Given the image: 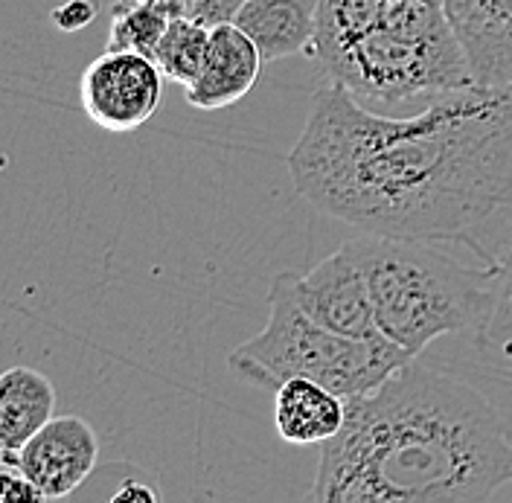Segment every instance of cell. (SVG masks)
Wrapping results in <instances>:
<instances>
[{"label":"cell","mask_w":512,"mask_h":503,"mask_svg":"<svg viewBox=\"0 0 512 503\" xmlns=\"http://www.w3.org/2000/svg\"><path fill=\"white\" fill-rule=\"evenodd\" d=\"M288 175L303 201L358 233L472 242L512 210V82L382 114L329 82L312 94Z\"/></svg>","instance_id":"1"},{"label":"cell","mask_w":512,"mask_h":503,"mask_svg":"<svg viewBox=\"0 0 512 503\" xmlns=\"http://www.w3.org/2000/svg\"><path fill=\"white\" fill-rule=\"evenodd\" d=\"M512 483V442L495 408L460 378L411 358L347 402L320 445L315 503L489 501Z\"/></svg>","instance_id":"2"},{"label":"cell","mask_w":512,"mask_h":503,"mask_svg":"<svg viewBox=\"0 0 512 503\" xmlns=\"http://www.w3.org/2000/svg\"><path fill=\"white\" fill-rule=\"evenodd\" d=\"M358 259L376 323L387 341L419 358L425 346L454 332H483L495 306L498 268L472 271L425 239L361 233L344 242Z\"/></svg>","instance_id":"3"},{"label":"cell","mask_w":512,"mask_h":503,"mask_svg":"<svg viewBox=\"0 0 512 503\" xmlns=\"http://www.w3.org/2000/svg\"><path fill=\"white\" fill-rule=\"evenodd\" d=\"M323 70L329 82L382 114L425 108L475 85L446 0H384L373 30L323 62Z\"/></svg>","instance_id":"4"},{"label":"cell","mask_w":512,"mask_h":503,"mask_svg":"<svg viewBox=\"0 0 512 503\" xmlns=\"http://www.w3.org/2000/svg\"><path fill=\"white\" fill-rule=\"evenodd\" d=\"M414 355L376 338H347L306 315L294 294V271H280L268 285V323L251 341L227 355L242 381L277 390L288 378H312L344 402L376 390Z\"/></svg>","instance_id":"5"},{"label":"cell","mask_w":512,"mask_h":503,"mask_svg":"<svg viewBox=\"0 0 512 503\" xmlns=\"http://www.w3.org/2000/svg\"><path fill=\"white\" fill-rule=\"evenodd\" d=\"M163 70L131 50H105L79 79V102L88 120L111 134L146 126L163 99Z\"/></svg>","instance_id":"6"},{"label":"cell","mask_w":512,"mask_h":503,"mask_svg":"<svg viewBox=\"0 0 512 503\" xmlns=\"http://www.w3.org/2000/svg\"><path fill=\"white\" fill-rule=\"evenodd\" d=\"M294 294L306 315L320 326L347 338H376L379 323L373 312L367 277L347 245H341L306 274H294Z\"/></svg>","instance_id":"7"},{"label":"cell","mask_w":512,"mask_h":503,"mask_svg":"<svg viewBox=\"0 0 512 503\" xmlns=\"http://www.w3.org/2000/svg\"><path fill=\"white\" fill-rule=\"evenodd\" d=\"M15 460L44 501H59L91 477L99 460V440L82 416H53Z\"/></svg>","instance_id":"8"},{"label":"cell","mask_w":512,"mask_h":503,"mask_svg":"<svg viewBox=\"0 0 512 503\" xmlns=\"http://www.w3.org/2000/svg\"><path fill=\"white\" fill-rule=\"evenodd\" d=\"M478 88L512 82V0H446Z\"/></svg>","instance_id":"9"},{"label":"cell","mask_w":512,"mask_h":503,"mask_svg":"<svg viewBox=\"0 0 512 503\" xmlns=\"http://www.w3.org/2000/svg\"><path fill=\"white\" fill-rule=\"evenodd\" d=\"M262 56L248 32L236 24L210 30V50L198 79L187 85V102L198 111L230 108L254 91L262 73Z\"/></svg>","instance_id":"10"},{"label":"cell","mask_w":512,"mask_h":503,"mask_svg":"<svg viewBox=\"0 0 512 503\" xmlns=\"http://www.w3.org/2000/svg\"><path fill=\"white\" fill-rule=\"evenodd\" d=\"M233 24L248 32L262 62H283L315 50L318 0H245Z\"/></svg>","instance_id":"11"},{"label":"cell","mask_w":512,"mask_h":503,"mask_svg":"<svg viewBox=\"0 0 512 503\" xmlns=\"http://www.w3.org/2000/svg\"><path fill=\"white\" fill-rule=\"evenodd\" d=\"M56 416V387L41 370L15 364L0 373V460L18 451Z\"/></svg>","instance_id":"12"},{"label":"cell","mask_w":512,"mask_h":503,"mask_svg":"<svg viewBox=\"0 0 512 503\" xmlns=\"http://www.w3.org/2000/svg\"><path fill=\"white\" fill-rule=\"evenodd\" d=\"M347 422V402L312 378H288L274 390V425L291 445H323Z\"/></svg>","instance_id":"13"},{"label":"cell","mask_w":512,"mask_h":503,"mask_svg":"<svg viewBox=\"0 0 512 503\" xmlns=\"http://www.w3.org/2000/svg\"><path fill=\"white\" fill-rule=\"evenodd\" d=\"M187 12V0H114L108 50H131L155 59L163 32L178 15Z\"/></svg>","instance_id":"14"},{"label":"cell","mask_w":512,"mask_h":503,"mask_svg":"<svg viewBox=\"0 0 512 503\" xmlns=\"http://www.w3.org/2000/svg\"><path fill=\"white\" fill-rule=\"evenodd\" d=\"M210 50V30L204 24H198L190 12L178 15L169 30L163 32L158 50H155V62L163 70L166 79L178 82V85H192L204 67Z\"/></svg>","instance_id":"15"},{"label":"cell","mask_w":512,"mask_h":503,"mask_svg":"<svg viewBox=\"0 0 512 503\" xmlns=\"http://www.w3.org/2000/svg\"><path fill=\"white\" fill-rule=\"evenodd\" d=\"M492 291H495V306L483 332L478 335V346L492 355L512 358V256L510 262L498 268L492 280Z\"/></svg>","instance_id":"16"},{"label":"cell","mask_w":512,"mask_h":503,"mask_svg":"<svg viewBox=\"0 0 512 503\" xmlns=\"http://www.w3.org/2000/svg\"><path fill=\"white\" fill-rule=\"evenodd\" d=\"M44 501L18 460H0V503Z\"/></svg>","instance_id":"17"},{"label":"cell","mask_w":512,"mask_h":503,"mask_svg":"<svg viewBox=\"0 0 512 503\" xmlns=\"http://www.w3.org/2000/svg\"><path fill=\"white\" fill-rule=\"evenodd\" d=\"M96 15H99L96 0H64L62 6H56L50 12V21L62 32H79L88 24H94Z\"/></svg>","instance_id":"18"},{"label":"cell","mask_w":512,"mask_h":503,"mask_svg":"<svg viewBox=\"0 0 512 503\" xmlns=\"http://www.w3.org/2000/svg\"><path fill=\"white\" fill-rule=\"evenodd\" d=\"M245 0H190V15L207 30L233 24Z\"/></svg>","instance_id":"19"},{"label":"cell","mask_w":512,"mask_h":503,"mask_svg":"<svg viewBox=\"0 0 512 503\" xmlns=\"http://www.w3.org/2000/svg\"><path fill=\"white\" fill-rule=\"evenodd\" d=\"M158 492L149 486V483H143V480H126L114 495H111V501L114 503H128V501H137V503H158Z\"/></svg>","instance_id":"20"}]
</instances>
